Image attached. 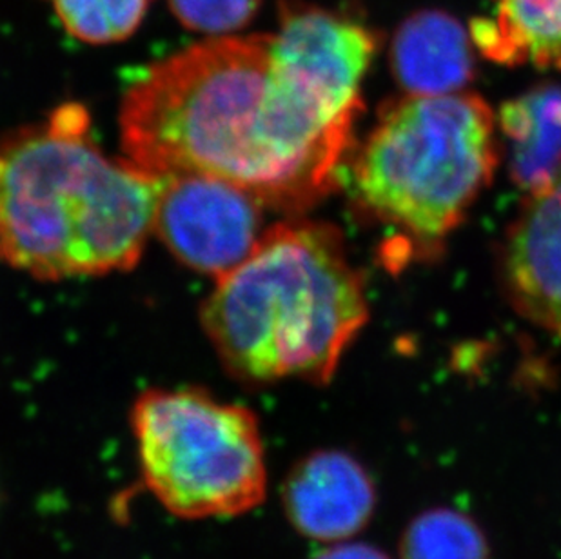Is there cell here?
Segmentation results:
<instances>
[{
    "label": "cell",
    "instance_id": "cell-1",
    "mask_svg": "<svg viewBox=\"0 0 561 559\" xmlns=\"http://www.w3.org/2000/svg\"><path fill=\"white\" fill-rule=\"evenodd\" d=\"M375 54L364 22L286 2L276 32L207 37L146 68L121 102L124 159L157 180H228L300 215L336 184Z\"/></svg>",
    "mask_w": 561,
    "mask_h": 559
},
{
    "label": "cell",
    "instance_id": "cell-13",
    "mask_svg": "<svg viewBox=\"0 0 561 559\" xmlns=\"http://www.w3.org/2000/svg\"><path fill=\"white\" fill-rule=\"evenodd\" d=\"M68 35L91 46L123 43L137 32L153 0H48Z\"/></svg>",
    "mask_w": 561,
    "mask_h": 559
},
{
    "label": "cell",
    "instance_id": "cell-8",
    "mask_svg": "<svg viewBox=\"0 0 561 559\" xmlns=\"http://www.w3.org/2000/svg\"><path fill=\"white\" fill-rule=\"evenodd\" d=\"M502 273L516 311L561 340V168L508 227Z\"/></svg>",
    "mask_w": 561,
    "mask_h": 559
},
{
    "label": "cell",
    "instance_id": "cell-5",
    "mask_svg": "<svg viewBox=\"0 0 561 559\" xmlns=\"http://www.w3.org/2000/svg\"><path fill=\"white\" fill-rule=\"evenodd\" d=\"M146 491L182 520L237 517L267 497L259 417L198 387L148 389L129 412Z\"/></svg>",
    "mask_w": 561,
    "mask_h": 559
},
{
    "label": "cell",
    "instance_id": "cell-10",
    "mask_svg": "<svg viewBox=\"0 0 561 559\" xmlns=\"http://www.w3.org/2000/svg\"><path fill=\"white\" fill-rule=\"evenodd\" d=\"M499 129L508 151L511 176L530 195L561 168V88L541 85L505 102Z\"/></svg>",
    "mask_w": 561,
    "mask_h": 559
},
{
    "label": "cell",
    "instance_id": "cell-14",
    "mask_svg": "<svg viewBox=\"0 0 561 559\" xmlns=\"http://www.w3.org/2000/svg\"><path fill=\"white\" fill-rule=\"evenodd\" d=\"M182 26L207 37L237 35L251 24L262 0H168Z\"/></svg>",
    "mask_w": 561,
    "mask_h": 559
},
{
    "label": "cell",
    "instance_id": "cell-12",
    "mask_svg": "<svg viewBox=\"0 0 561 559\" xmlns=\"http://www.w3.org/2000/svg\"><path fill=\"white\" fill-rule=\"evenodd\" d=\"M400 559H491L488 536L466 512L431 509L409 523Z\"/></svg>",
    "mask_w": 561,
    "mask_h": 559
},
{
    "label": "cell",
    "instance_id": "cell-6",
    "mask_svg": "<svg viewBox=\"0 0 561 559\" xmlns=\"http://www.w3.org/2000/svg\"><path fill=\"white\" fill-rule=\"evenodd\" d=\"M153 232L181 264L218 280L237 270L264 235V202L207 174L160 179Z\"/></svg>",
    "mask_w": 561,
    "mask_h": 559
},
{
    "label": "cell",
    "instance_id": "cell-7",
    "mask_svg": "<svg viewBox=\"0 0 561 559\" xmlns=\"http://www.w3.org/2000/svg\"><path fill=\"white\" fill-rule=\"evenodd\" d=\"M376 487L366 467L342 450H314L298 459L282 483L287 522L304 538L342 544L369 525Z\"/></svg>",
    "mask_w": 561,
    "mask_h": 559
},
{
    "label": "cell",
    "instance_id": "cell-3",
    "mask_svg": "<svg viewBox=\"0 0 561 559\" xmlns=\"http://www.w3.org/2000/svg\"><path fill=\"white\" fill-rule=\"evenodd\" d=\"M369 318L366 284L336 227L293 218L265 229L253 253L217 280L202 328L234 380H333Z\"/></svg>",
    "mask_w": 561,
    "mask_h": 559
},
{
    "label": "cell",
    "instance_id": "cell-9",
    "mask_svg": "<svg viewBox=\"0 0 561 559\" xmlns=\"http://www.w3.org/2000/svg\"><path fill=\"white\" fill-rule=\"evenodd\" d=\"M391 66L394 79L413 95L458 93L474 77L469 35L439 11H422L398 27Z\"/></svg>",
    "mask_w": 561,
    "mask_h": 559
},
{
    "label": "cell",
    "instance_id": "cell-4",
    "mask_svg": "<svg viewBox=\"0 0 561 559\" xmlns=\"http://www.w3.org/2000/svg\"><path fill=\"white\" fill-rule=\"evenodd\" d=\"M496 118L474 93L408 95L381 107L351 166L356 209L386 229L389 265L433 259L491 184Z\"/></svg>",
    "mask_w": 561,
    "mask_h": 559
},
{
    "label": "cell",
    "instance_id": "cell-11",
    "mask_svg": "<svg viewBox=\"0 0 561 559\" xmlns=\"http://www.w3.org/2000/svg\"><path fill=\"white\" fill-rule=\"evenodd\" d=\"M472 43L494 62L561 71V0H493L472 22Z\"/></svg>",
    "mask_w": 561,
    "mask_h": 559
},
{
    "label": "cell",
    "instance_id": "cell-15",
    "mask_svg": "<svg viewBox=\"0 0 561 559\" xmlns=\"http://www.w3.org/2000/svg\"><path fill=\"white\" fill-rule=\"evenodd\" d=\"M312 559H389L381 550L364 544H333Z\"/></svg>",
    "mask_w": 561,
    "mask_h": 559
},
{
    "label": "cell",
    "instance_id": "cell-2",
    "mask_svg": "<svg viewBox=\"0 0 561 559\" xmlns=\"http://www.w3.org/2000/svg\"><path fill=\"white\" fill-rule=\"evenodd\" d=\"M159 180L107 157L82 104L0 137V262L37 280L129 271L153 235Z\"/></svg>",
    "mask_w": 561,
    "mask_h": 559
}]
</instances>
